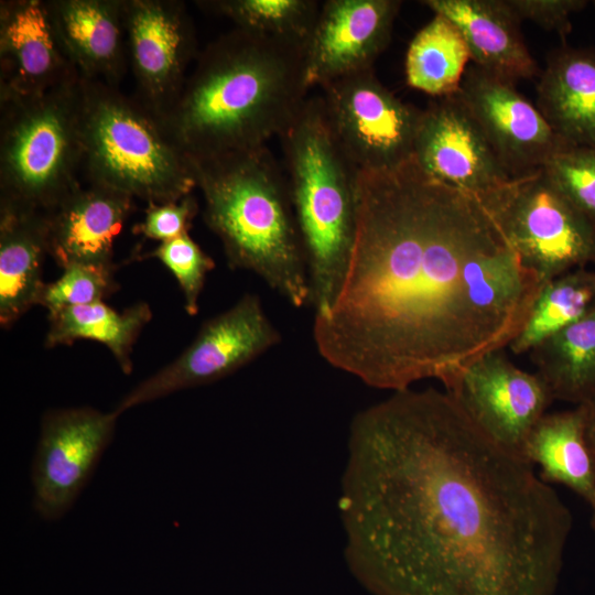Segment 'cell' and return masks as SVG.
<instances>
[{
    "label": "cell",
    "mask_w": 595,
    "mask_h": 595,
    "mask_svg": "<svg viewBox=\"0 0 595 595\" xmlns=\"http://www.w3.org/2000/svg\"><path fill=\"white\" fill-rule=\"evenodd\" d=\"M348 562L381 595H553L573 518L446 390L350 421L338 499Z\"/></svg>",
    "instance_id": "1"
},
{
    "label": "cell",
    "mask_w": 595,
    "mask_h": 595,
    "mask_svg": "<svg viewBox=\"0 0 595 595\" xmlns=\"http://www.w3.org/2000/svg\"><path fill=\"white\" fill-rule=\"evenodd\" d=\"M543 283L477 195L414 156L357 173V231L331 310L313 339L331 366L401 391L435 379L455 389L478 359L508 347Z\"/></svg>",
    "instance_id": "2"
},
{
    "label": "cell",
    "mask_w": 595,
    "mask_h": 595,
    "mask_svg": "<svg viewBox=\"0 0 595 595\" xmlns=\"http://www.w3.org/2000/svg\"><path fill=\"white\" fill-rule=\"evenodd\" d=\"M309 88L302 46L235 28L199 52L160 118L191 158L246 151L280 138Z\"/></svg>",
    "instance_id": "3"
},
{
    "label": "cell",
    "mask_w": 595,
    "mask_h": 595,
    "mask_svg": "<svg viewBox=\"0 0 595 595\" xmlns=\"http://www.w3.org/2000/svg\"><path fill=\"white\" fill-rule=\"evenodd\" d=\"M204 220L227 264L259 277L290 305H310L304 249L285 171L264 147L191 158Z\"/></svg>",
    "instance_id": "4"
},
{
    "label": "cell",
    "mask_w": 595,
    "mask_h": 595,
    "mask_svg": "<svg viewBox=\"0 0 595 595\" xmlns=\"http://www.w3.org/2000/svg\"><path fill=\"white\" fill-rule=\"evenodd\" d=\"M285 174L300 231L314 316L335 303L357 231V173L335 140L321 96L305 100L281 134Z\"/></svg>",
    "instance_id": "5"
},
{
    "label": "cell",
    "mask_w": 595,
    "mask_h": 595,
    "mask_svg": "<svg viewBox=\"0 0 595 595\" xmlns=\"http://www.w3.org/2000/svg\"><path fill=\"white\" fill-rule=\"evenodd\" d=\"M80 131L88 183L148 204L176 202L196 187L188 155L137 96L82 77Z\"/></svg>",
    "instance_id": "6"
},
{
    "label": "cell",
    "mask_w": 595,
    "mask_h": 595,
    "mask_svg": "<svg viewBox=\"0 0 595 595\" xmlns=\"http://www.w3.org/2000/svg\"><path fill=\"white\" fill-rule=\"evenodd\" d=\"M80 80L0 101V205L46 213L80 185Z\"/></svg>",
    "instance_id": "7"
},
{
    "label": "cell",
    "mask_w": 595,
    "mask_h": 595,
    "mask_svg": "<svg viewBox=\"0 0 595 595\" xmlns=\"http://www.w3.org/2000/svg\"><path fill=\"white\" fill-rule=\"evenodd\" d=\"M480 198L522 263L543 284L595 263V220L572 204L541 169L512 177Z\"/></svg>",
    "instance_id": "8"
},
{
    "label": "cell",
    "mask_w": 595,
    "mask_h": 595,
    "mask_svg": "<svg viewBox=\"0 0 595 595\" xmlns=\"http://www.w3.org/2000/svg\"><path fill=\"white\" fill-rule=\"evenodd\" d=\"M282 336L257 294L246 293L225 312L204 322L173 361L139 382L118 403L122 413L180 390L223 379L279 345Z\"/></svg>",
    "instance_id": "9"
},
{
    "label": "cell",
    "mask_w": 595,
    "mask_h": 595,
    "mask_svg": "<svg viewBox=\"0 0 595 595\" xmlns=\"http://www.w3.org/2000/svg\"><path fill=\"white\" fill-rule=\"evenodd\" d=\"M321 88L329 129L358 171L394 169L413 156L422 110L399 99L374 69L343 76Z\"/></svg>",
    "instance_id": "10"
},
{
    "label": "cell",
    "mask_w": 595,
    "mask_h": 595,
    "mask_svg": "<svg viewBox=\"0 0 595 595\" xmlns=\"http://www.w3.org/2000/svg\"><path fill=\"white\" fill-rule=\"evenodd\" d=\"M119 415L89 407L43 415L31 472L33 506L42 519L57 520L73 506L111 442Z\"/></svg>",
    "instance_id": "11"
},
{
    "label": "cell",
    "mask_w": 595,
    "mask_h": 595,
    "mask_svg": "<svg viewBox=\"0 0 595 595\" xmlns=\"http://www.w3.org/2000/svg\"><path fill=\"white\" fill-rule=\"evenodd\" d=\"M127 53L137 97L162 117L199 52L186 7L175 0H123Z\"/></svg>",
    "instance_id": "12"
},
{
    "label": "cell",
    "mask_w": 595,
    "mask_h": 595,
    "mask_svg": "<svg viewBox=\"0 0 595 595\" xmlns=\"http://www.w3.org/2000/svg\"><path fill=\"white\" fill-rule=\"evenodd\" d=\"M512 177L540 170L569 147L513 83L469 65L456 94Z\"/></svg>",
    "instance_id": "13"
},
{
    "label": "cell",
    "mask_w": 595,
    "mask_h": 595,
    "mask_svg": "<svg viewBox=\"0 0 595 595\" xmlns=\"http://www.w3.org/2000/svg\"><path fill=\"white\" fill-rule=\"evenodd\" d=\"M447 392L489 439L520 456L530 431L554 400L543 379L517 367L504 349L475 361Z\"/></svg>",
    "instance_id": "14"
},
{
    "label": "cell",
    "mask_w": 595,
    "mask_h": 595,
    "mask_svg": "<svg viewBox=\"0 0 595 595\" xmlns=\"http://www.w3.org/2000/svg\"><path fill=\"white\" fill-rule=\"evenodd\" d=\"M413 156L436 180L479 197L511 178L456 94L422 109Z\"/></svg>",
    "instance_id": "15"
},
{
    "label": "cell",
    "mask_w": 595,
    "mask_h": 595,
    "mask_svg": "<svg viewBox=\"0 0 595 595\" xmlns=\"http://www.w3.org/2000/svg\"><path fill=\"white\" fill-rule=\"evenodd\" d=\"M400 0H327L304 48L309 87L374 69L387 48Z\"/></svg>",
    "instance_id": "16"
},
{
    "label": "cell",
    "mask_w": 595,
    "mask_h": 595,
    "mask_svg": "<svg viewBox=\"0 0 595 595\" xmlns=\"http://www.w3.org/2000/svg\"><path fill=\"white\" fill-rule=\"evenodd\" d=\"M79 77L55 39L44 0L0 2V101L40 96Z\"/></svg>",
    "instance_id": "17"
},
{
    "label": "cell",
    "mask_w": 595,
    "mask_h": 595,
    "mask_svg": "<svg viewBox=\"0 0 595 595\" xmlns=\"http://www.w3.org/2000/svg\"><path fill=\"white\" fill-rule=\"evenodd\" d=\"M132 207L133 197L127 193L79 185L45 213L48 256L61 269L74 263L115 269L113 242Z\"/></svg>",
    "instance_id": "18"
},
{
    "label": "cell",
    "mask_w": 595,
    "mask_h": 595,
    "mask_svg": "<svg viewBox=\"0 0 595 595\" xmlns=\"http://www.w3.org/2000/svg\"><path fill=\"white\" fill-rule=\"evenodd\" d=\"M55 39L83 78L118 87L127 63L123 0H46Z\"/></svg>",
    "instance_id": "19"
},
{
    "label": "cell",
    "mask_w": 595,
    "mask_h": 595,
    "mask_svg": "<svg viewBox=\"0 0 595 595\" xmlns=\"http://www.w3.org/2000/svg\"><path fill=\"white\" fill-rule=\"evenodd\" d=\"M421 3L458 28L477 67L510 83L536 76L538 66L521 34L522 21L507 0H424Z\"/></svg>",
    "instance_id": "20"
},
{
    "label": "cell",
    "mask_w": 595,
    "mask_h": 595,
    "mask_svg": "<svg viewBox=\"0 0 595 595\" xmlns=\"http://www.w3.org/2000/svg\"><path fill=\"white\" fill-rule=\"evenodd\" d=\"M537 108L569 147H595V53L562 47L548 58Z\"/></svg>",
    "instance_id": "21"
},
{
    "label": "cell",
    "mask_w": 595,
    "mask_h": 595,
    "mask_svg": "<svg viewBox=\"0 0 595 595\" xmlns=\"http://www.w3.org/2000/svg\"><path fill=\"white\" fill-rule=\"evenodd\" d=\"M48 255L45 213L0 205V324L10 327L37 305Z\"/></svg>",
    "instance_id": "22"
},
{
    "label": "cell",
    "mask_w": 595,
    "mask_h": 595,
    "mask_svg": "<svg viewBox=\"0 0 595 595\" xmlns=\"http://www.w3.org/2000/svg\"><path fill=\"white\" fill-rule=\"evenodd\" d=\"M521 456L540 466V478L561 484L595 507V450L587 435L583 403L545 413L530 431Z\"/></svg>",
    "instance_id": "23"
},
{
    "label": "cell",
    "mask_w": 595,
    "mask_h": 595,
    "mask_svg": "<svg viewBox=\"0 0 595 595\" xmlns=\"http://www.w3.org/2000/svg\"><path fill=\"white\" fill-rule=\"evenodd\" d=\"M530 353L554 400L586 402L595 393V302Z\"/></svg>",
    "instance_id": "24"
},
{
    "label": "cell",
    "mask_w": 595,
    "mask_h": 595,
    "mask_svg": "<svg viewBox=\"0 0 595 595\" xmlns=\"http://www.w3.org/2000/svg\"><path fill=\"white\" fill-rule=\"evenodd\" d=\"M148 303L138 302L118 312L105 301L77 305L48 315L45 346L71 345L78 339L104 344L120 369L132 371L131 353L143 327L151 321Z\"/></svg>",
    "instance_id": "25"
},
{
    "label": "cell",
    "mask_w": 595,
    "mask_h": 595,
    "mask_svg": "<svg viewBox=\"0 0 595 595\" xmlns=\"http://www.w3.org/2000/svg\"><path fill=\"white\" fill-rule=\"evenodd\" d=\"M470 60L458 28L434 14L412 39L405 56V78L410 87L435 97L458 93Z\"/></svg>",
    "instance_id": "26"
},
{
    "label": "cell",
    "mask_w": 595,
    "mask_h": 595,
    "mask_svg": "<svg viewBox=\"0 0 595 595\" xmlns=\"http://www.w3.org/2000/svg\"><path fill=\"white\" fill-rule=\"evenodd\" d=\"M595 302V272L576 269L541 288L528 321L508 346L521 355L580 318Z\"/></svg>",
    "instance_id": "27"
},
{
    "label": "cell",
    "mask_w": 595,
    "mask_h": 595,
    "mask_svg": "<svg viewBox=\"0 0 595 595\" xmlns=\"http://www.w3.org/2000/svg\"><path fill=\"white\" fill-rule=\"evenodd\" d=\"M206 12L231 20L236 28L305 48L321 4L315 0L198 1Z\"/></svg>",
    "instance_id": "28"
},
{
    "label": "cell",
    "mask_w": 595,
    "mask_h": 595,
    "mask_svg": "<svg viewBox=\"0 0 595 595\" xmlns=\"http://www.w3.org/2000/svg\"><path fill=\"white\" fill-rule=\"evenodd\" d=\"M154 258L174 275L184 299V309L191 316L199 311V298L206 275L215 268V262L187 234L160 242L153 250L136 259Z\"/></svg>",
    "instance_id": "29"
},
{
    "label": "cell",
    "mask_w": 595,
    "mask_h": 595,
    "mask_svg": "<svg viewBox=\"0 0 595 595\" xmlns=\"http://www.w3.org/2000/svg\"><path fill=\"white\" fill-rule=\"evenodd\" d=\"M58 279L45 283L37 301L48 315L61 310L104 301L119 288L115 269L74 263L62 269Z\"/></svg>",
    "instance_id": "30"
},
{
    "label": "cell",
    "mask_w": 595,
    "mask_h": 595,
    "mask_svg": "<svg viewBox=\"0 0 595 595\" xmlns=\"http://www.w3.org/2000/svg\"><path fill=\"white\" fill-rule=\"evenodd\" d=\"M541 170L572 204L595 220V147H566Z\"/></svg>",
    "instance_id": "31"
},
{
    "label": "cell",
    "mask_w": 595,
    "mask_h": 595,
    "mask_svg": "<svg viewBox=\"0 0 595 595\" xmlns=\"http://www.w3.org/2000/svg\"><path fill=\"white\" fill-rule=\"evenodd\" d=\"M197 210L192 194L176 202L150 203L143 220L133 226L132 232L160 242L174 239L188 232Z\"/></svg>",
    "instance_id": "32"
},
{
    "label": "cell",
    "mask_w": 595,
    "mask_h": 595,
    "mask_svg": "<svg viewBox=\"0 0 595 595\" xmlns=\"http://www.w3.org/2000/svg\"><path fill=\"white\" fill-rule=\"evenodd\" d=\"M509 7L521 20H530L547 31L565 37L571 31L570 17L583 9L584 0H507Z\"/></svg>",
    "instance_id": "33"
},
{
    "label": "cell",
    "mask_w": 595,
    "mask_h": 595,
    "mask_svg": "<svg viewBox=\"0 0 595 595\" xmlns=\"http://www.w3.org/2000/svg\"><path fill=\"white\" fill-rule=\"evenodd\" d=\"M583 404L587 414V435L595 450V393Z\"/></svg>",
    "instance_id": "34"
},
{
    "label": "cell",
    "mask_w": 595,
    "mask_h": 595,
    "mask_svg": "<svg viewBox=\"0 0 595 595\" xmlns=\"http://www.w3.org/2000/svg\"><path fill=\"white\" fill-rule=\"evenodd\" d=\"M592 510H593V515H592V527H593V529H594V531H595V507L592 508Z\"/></svg>",
    "instance_id": "35"
},
{
    "label": "cell",
    "mask_w": 595,
    "mask_h": 595,
    "mask_svg": "<svg viewBox=\"0 0 595 595\" xmlns=\"http://www.w3.org/2000/svg\"><path fill=\"white\" fill-rule=\"evenodd\" d=\"M593 3H594V6H595V1H594Z\"/></svg>",
    "instance_id": "36"
}]
</instances>
